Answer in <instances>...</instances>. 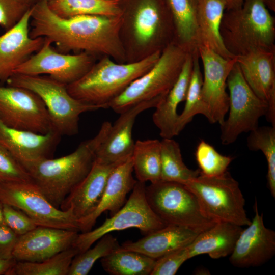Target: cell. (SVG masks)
Segmentation results:
<instances>
[{
    "label": "cell",
    "mask_w": 275,
    "mask_h": 275,
    "mask_svg": "<svg viewBox=\"0 0 275 275\" xmlns=\"http://www.w3.org/2000/svg\"><path fill=\"white\" fill-rule=\"evenodd\" d=\"M31 10L32 38H44L62 53L86 52L107 56L118 63L127 62L120 37L122 15L63 18L51 10L47 0L38 1Z\"/></svg>",
    "instance_id": "6da1fadb"
},
{
    "label": "cell",
    "mask_w": 275,
    "mask_h": 275,
    "mask_svg": "<svg viewBox=\"0 0 275 275\" xmlns=\"http://www.w3.org/2000/svg\"><path fill=\"white\" fill-rule=\"evenodd\" d=\"M120 37L127 62L162 51L174 41L171 14L166 0L120 1Z\"/></svg>",
    "instance_id": "7a4b0ae2"
},
{
    "label": "cell",
    "mask_w": 275,
    "mask_h": 275,
    "mask_svg": "<svg viewBox=\"0 0 275 275\" xmlns=\"http://www.w3.org/2000/svg\"><path fill=\"white\" fill-rule=\"evenodd\" d=\"M112 124L104 122L93 138L84 141L72 153L21 164L32 181L47 200L59 208L66 197L85 178L95 161V151Z\"/></svg>",
    "instance_id": "3957f363"
},
{
    "label": "cell",
    "mask_w": 275,
    "mask_h": 275,
    "mask_svg": "<svg viewBox=\"0 0 275 275\" xmlns=\"http://www.w3.org/2000/svg\"><path fill=\"white\" fill-rule=\"evenodd\" d=\"M161 53L157 51L142 60L126 63L103 56L81 78L67 85V90L81 102L108 108L111 101L156 63Z\"/></svg>",
    "instance_id": "277c9868"
},
{
    "label": "cell",
    "mask_w": 275,
    "mask_h": 275,
    "mask_svg": "<svg viewBox=\"0 0 275 275\" xmlns=\"http://www.w3.org/2000/svg\"><path fill=\"white\" fill-rule=\"evenodd\" d=\"M220 33L234 57L256 50L275 51V19L264 0H243L241 7L225 10Z\"/></svg>",
    "instance_id": "5b68a950"
},
{
    "label": "cell",
    "mask_w": 275,
    "mask_h": 275,
    "mask_svg": "<svg viewBox=\"0 0 275 275\" xmlns=\"http://www.w3.org/2000/svg\"><path fill=\"white\" fill-rule=\"evenodd\" d=\"M6 82L37 94L47 110L53 129L61 136L76 134L80 116L102 108L76 99L68 92L67 85L49 76L14 74Z\"/></svg>",
    "instance_id": "8992f818"
},
{
    "label": "cell",
    "mask_w": 275,
    "mask_h": 275,
    "mask_svg": "<svg viewBox=\"0 0 275 275\" xmlns=\"http://www.w3.org/2000/svg\"><path fill=\"white\" fill-rule=\"evenodd\" d=\"M189 53L174 42L169 44L156 63L111 101L108 108L120 114L142 102L163 99L177 79Z\"/></svg>",
    "instance_id": "52a82bcc"
},
{
    "label": "cell",
    "mask_w": 275,
    "mask_h": 275,
    "mask_svg": "<svg viewBox=\"0 0 275 275\" xmlns=\"http://www.w3.org/2000/svg\"><path fill=\"white\" fill-rule=\"evenodd\" d=\"M183 185L196 196L204 213L211 220L240 226L251 224L239 183L228 171L213 177L200 173Z\"/></svg>",
    "instance_id": "ba28073f"
},
{
    "label": "cell",
    "mask_w": 275,
    "mask_h": 275,
    "mask_svg": "<svg viewBox=\"0 0 275 275\" xmlns=\"http://www.w3.org/2000/svg\"><path fill=\"white\" fill-rule=\"evenodd\" d=\"M145 197L153 212L166 225L203 232L216 223L205 215L196 196L182 184L163 181L151 183L145 187Z\"/></svg>",
    "instance_id": "9c48e42d"
},
{
    "label": "cell",
    "mask_w": 275,
    "mask_h": 275,
    "mask_svg": "<svg viewBox=\"0 0 275 275\" xmlns=\"http://www.w3.org/2000/svg\"><path fill=\"white\" fill-rule=\"evenodd\" d=\"M229 90V115L221 126V142L229 145L243 132H250L258 127L259 119L266 116V102L258 97L245 80L237 62L227 80Z\"/></svg>",
    "instance_id": "30bf717a"
},
{
    "label": "cell",
    "mask_w": 275,
    "mask_h": 275,
    "mask_svg": "<svg viewBox=\"0 0 275 275\" xmlns=\"http://www.w3.org/2000/svg\"><path fill=\"white\" fill-rule=\"evenodd\" d=\"M145 187V183L137 181L123 206L99 227L78 234L72 246L79 253L91 248L103 235L113 231L135 228L147 235L167 226L149 206Z\"/></svg>",
    "instance_id": "8fae6325"
},
{
    "label": "cell",
    "mask_w": 275,
    "mask_h": 275,
    "mask_svg": "<svg viewBox=\"0 0 275 275\" xmlns=\"http://www.w3.org/2000/svg\"><path fill=\"white\" fill-rule=\"evenodd\" d=\"M0 201L21 210L38 226L79 231L72 210L54 206L33 181L0 182Z\"/></svg>",
    "instance_id": "7c38bea8"
},
{
    "label": "cell",
    "mask_w": 275,
    "mask_h": 275,
    "mask_svg": "<svg viewBox=\"0 0 275 275\" xmlns=\"http://www.w3.org/2000/svg\"><path fill=\"white\" fill-rule=\"evenodd\" d=\"M0 121L12 128L38 133L54 130L40 98L19 87L0 85Z\"/></svg>",
    "instance_id": "4fadbf2b"
},
{
    "label": "cell",
    "mask_w": 275,
    "mask_h": 275,
    "mask_svg": "<svg viewBox=\"0 0 275 275\" xmlns=\"http://www.w3.org/2000/svg\"><path fill=\"white\" fill-rule=\"evenodd\" d=\"M95 56L86 53H64L52 47L44 39L42 47L19 65L13 74L48 75L66 85L81 78L95 63Z\"/></svg>",
    "instance_id": "5bb4252c"
},
{
    "label": "cell",
    "mask_w": 275,
    "mask_h": 275,
    "mask_svg": "<svg viewBox=\"0 0 275 275\" xmlns=\"http://www.w3.org/2000/svg\"><path fill=\"white\" fill-rule=\"evenodd\" d=\"M203 66L201 100L204 115L210 123L222 124L229 107L227 80L234 65V58L225 59L209 47H198Z\"/></svg>",
    "instance_id": "9a60e30c"
},
{
    "label": "cell",
    "mask_w": 275,
    "mask_h": 275,
    "mask_svg": "<svg viewBox=\"0 0 275 275\" xmlns=\"http://www.w3.org/2000/svg\"><path fill=\"white\" fill-rule=\"evenodd\" d=\"M163 99L138 103L120 114L103 140L97 148L95 160L106 164H119L131 157L134 143L132 131L136 117L143 112L155 107Z\"/></svg>",
    "instance_id": "2e32d148"
},
{
    "label": "cell",
    "mask_w": 275,
    "mask_h": 275,
    "mask_svg": "<svg viewBox=\"0 0 275 275\" xmlns=\"http://www.w3.org/2000/svg\"><path fill=\"white\" fill-rule=\"evenodd\" d=\"M254 210L252 221L242 230L230 255L229 261L235 267L259 266L275 254V232L265 227L263 214L259 213L256 200Z\"/></svg>",
    "instance_id": "e0dca14e"
},
{
    "label": "cell",
    "mask_w": 275,
    "mask_h": 275,
    "mask_svg": "<svg viewBox=\"0 0 275 275\" xmlns=\"http://www.w3.org/2000/svg\"><path fill=\"white\" fill-rule=\"evenodd\" d=\"M78 232L38 226L18 236L13 257L17 261H42L72 246Z\"/></svg>",
    "instance_id": "ac0fdd59"
},
{
    "label": "cell",
    "mask_w": 275,
    "mask_h": 275,
    "mask_svg": "<svg viewBox=\"0 0 275 275\" xmlns=\"http://www.w3.org/2000/svg\"><path fill=\"white\" fill-rule=\"evenodd\" d=\"M235 59L249 87L267 103L265 117L275 127V51L256 50Z\"/></svg>",
    "instance_id": "d6986e66"
},
{
    "label": "cell",
    "mask_w": 275,
    "mask_h": 275,
    "mask_svg": "<svg viewBox=\"0 0 275 275\" xmlns=\"http://www.w3.org/2000/svg\"><path fill=\"white\" fill-rule=\"evenodd\" d=\"M31 13V7L16 24L0 36V81L6 82L43 44L44 38L30 36Z\"/></svg>",
    "instance_id": "ffe728a7"
},
{
    "label": "cell",
    "mask_w": 275,
    "mask_h": 275,
    "mask_svg": "<svg viewBox=\"0 0 275 275\" xmlns=\"http://www.w3.org/2000/svg\"><path fill=\"white\" fill-rule=\"evenodd\" d=\"M61 136L55 130L38 133L10 128L0 121V146L21 164L51 158Z\"/></svg>",
    "instance_id": "44dd1931"
},
{
    "label": "cell",
    "mask_w": 275,
    "mask_h": 275,
    "mask_svg": "<svg viewBox=\"0 0 275 275\" xmlns=\"http://www.w3.org/2000/svg\"><path fill=\"white\" fill-rule=\"evenodd\" d=\"M117 166L95 160L88 175L66 197L59 208L71 210L77 221L91 214L98 206L108 178Z\"/></svg>",
    "instance_id": "7402d4cb"
},
{
    "label": "cell",
    "mask_w": 275,
    "mask_h": 275,
    "mask_svg": "<svg viewBox=\"0 0 275 275\" xmlns=\"http://www.w3.org/2000/svg\"><path fill=\"white\" fill-rule=\"evenodd\" d=\"M131 157L117 165L110 174L102 198L96 210L89 215L78 220L79 230L86 232L92 230L97 218L106 211L112 216L124 205L127 195L132 190L137 180L132 176Z\"/></svg>",
    "instance_id": "603a6c76"
},
{
    "label": "cell",
    "mask_w": 275,
    "mask_h": 275,
    "mask_svg": "<svg viewBox=\"0 0 275 275\" xmlns=\"http://www.w3.org/2000/svg\"><path fill=\"white\" fill-rule=\"evenodd\" d=\"M200 232L187 227L167 225L136 241H126L119 249L137 252L156 260L188 245Z\"/></svg>",
    "instance_id": "cb8c5ba5"
},
{
    "label": "cell",
    "mask_w": 275,
    "mask_h": 275,
    "mask_svg": "<svg viewBox=\"0 0 275 275\" xmlns=\"http://www.w3.org/2000/svg\"><path fill=\"white\" fill-rule=\"evenodd\" d=\"M193 67V53L187 56L179 75L164 98L155 107L153 123L159 129L162 139L173 138L178 135L179 115L177 108L185 101Z\"/></svg>",
    "instance_id": "d4e9b609"
},
{
    "label": "cell",
    "mask_w": 275,
    "mask_h": 275,
    "mask_svg": "<svg viewBox=\"0 0 275 275\" xmlns=\"http://www.w3.org/2000/svg\"><path fill=\"white\" fill-rule=\"evenodd\" d=\"M242 230V226L231 223L216 222L188 245L189 259L202 254H208L212 259L230 255Z\"/></svg>",
    "instance_id": "484cf974"
},
{
    "label": "cell",
    "mask_w": 275,
    "mask_h": 275,
    "mask_svg": "<svg viewBox=\"0 0 275 275\" xmlns=\"http://www.w3.org/2000/svg\"><path fill=\"white\" fill-rule=\"evenodd\" d=\"M226 9L223 0H199L197 13L198 47L207 46L225 59L234 57L226 49L220 26Z\"/></svg>",
    "instance_id": "4316f807"
},
{
    "label": "cell",
    "mask_w": 275,
    "mask_h": 275,
    "mask_svg": "<svg viewBox=\"0 0 275 275\" xmlns=\"http://www.w3.org/2000/svg\"><path fill=\"white\" fill-rule=\"evenodd\" d=\"M174 29V42L187 51L198 49L197 13L199 0H166Z\"/></svg>",
    "instance_id": "83f0119b"
},
{
    "label": "cell",
    "mask_w": 275,
    "mask_h": 275,
    "mask_svg": "<svg viewBox=\"0 0 275 275\" xmlns=\"http://www.w3.org/2000/svg\"><path fill=\"white\" fill-rule=\"evenodd\" d=\"M137 181H161V143L156 139L138 140L131 156Z\"/></svg>",
    "instance_id": "f1b7e54d"
},
{
    "label": "cell",
    "mask_w": 275,
    "mask_h": 275,
    "mask_svg": "<svg viewBox=\"0 0 275 275\" xmlns=\"http://www.w3.org/2000/svg\"><path fill=\"white\" fill-rule=\"evenodd\" d=\"M51 10L63 18L78 15L120 16L122 10L116 0H47Z\"/></svg>",
    "instance_id": "f546056e"
},
{
    "label": "cell",
    "mask_w": 275,
    "mask_h": 275,
    "mask_svg": "<svg viewBox=\"0 0 275 275\" xmlns=\"http://www.w3.org/2000/svg\"><path fill=\"white\" fill-rule=\"evenodd\" d=\"M155 261L142 253L119 249L100 259L104 271L112 275H150Z\"/></svg>",
    "instance_id": "4dcf8cb0"
},
{
    "label": "cell",
    "mask_w": 275,
    "mask_h": 275,
    "mask_svg": "<svg viewBox=\"0 0 275 275\" xmlns=\"http://www.w3.org/2000/svg\"><path fill=\"white\" fill-rule=\"evenodd\" d=\"M161 143V181L184 184L198 175L199 169H189L184 163L179 144L173 138L162 139Z\"/></svg>",
    "instance_id": "1f68e13d"
},
{
    "label": "cell",
    "mask_w": 275,
    "mask_h": 275,
    "mask_svg": "<svg viewBox=\"0 0 275 275\" xmlns=\"http://www.w3.org/2000/svg\"><path fill=\"white\" fill-rule=\"evenodd\" d=\"M78 253L71 246L42 261H17L9 275H68L72 261Z\"/></svg>",
    "instance_id": "d6a6232c"
},
{
    "label": "cell",
    "mask_w": 275,
    "mask_h": 275,
    "mask_svg": "<svg viewBox=\"0 0 275 275\" xmlns=\"http://www.w3.org/2000/svg\"><path fill=\"white\" fill-rule=\"evenodd\" d=\"M203 74L200 66L198 49L193 52V67L190 80L185 99L184 108L179 115L177 132L178 135L198 115H204V111L201 100V88Z\"/></svg>",
    "instance_id": "836d02e7"
},
{
    "label": "cell",
    "mask_w": 275,
    "mask_h": 275,
    "mask_svg": "<svg viewBox=\"0 0 275 275\" xmlns=\"http://www.w3.org/2000/svg\"><path fill=\"white\" fill-rule=\"evenodd\" d=\"M247 146L251 151H261L267 163V182L272 196L275 197V127H258L250 132Z\"/></svg>",
    "instance_id": "e575fe53"
},
{
    "label": "cell",
    "mask_w": 275,
    "mask_h": 275,
    "mask_svg": "<svg viewBox=\"0 0 275 275\" xmlns=\"http://www.w3.org/2000/svg\"><path fill=\"white\" fill-rule=\"evenodd\" d=\"M92 248L78 253L73 259L68 275H86L95 263L117 251L120 245L117 239L109 233L102 236Z\"/></svg>",
    "instance_id": "d590c367"
},
{
    "label": "cell",
    "mask_w": 275,
    "mask_h": 275,
    "mask_svg": "<svg viewBox=\"0 0 275 275\" xmlns=\"http://www.w3.org/2000/svg\"><path fill=\"white\" fill-rule=\"evenodd\" d=\"M195 155L200 174L208 177L224 174L233 159L231 156L220 154L204 140L198 144Z\"/></svg>",
    "instance_id": "8d00e7d4"
},
{
    "label": "cell",
    "mask_w": 275,
    "mask_h": 275,
    "mask_svg": "<svg viewBox=\"0 0 275 275\" xmlns=\"http://www.w3.org/2000/svg\"><path fill=\"white\" fill-rule=\"evenodd\" d=\"M32 181L21 163L0 146V182Z\"/></svg>",
    "instance_id": "74e56055"
},
{
    "label": "cell",
    "mask_w": 275,
    "mask_h": 275,
    "mask_svg": "<svg viewBox=\"0 0 275 275\" xmlns=\"http://www.w3.org/2000/svg\"><path fill=\"white\" fill-rule=\"evenodd\" d=\"M188 245L170 252L156 260L150 275H174L189 259Z\"/></svg>",
    "instance_id": "f35d334b"
},
{
    "label": "cell",
    "mask_w": 275,
    "mask_h": 275,
    "mask_svg": "<svg viewBox=\"0 0 275 275\" xmlns=\"http://www.w3.org/2000/svg\"><path fill=\"white\" fill-rule=\"evenodd\" d=\"M31 7L23 0H0V26L10 29Z\"/></svg>",
    "instance_id": "ab89813d"
},
{
    "label": "cell",
    "mask_w": 275,
    "mask_h": 275,
    "mask_svg": "<svg viewBox=\"0 0 275 275\" xmlns=\"http://www.w3.org/2000/svg\"><path fill=\"white\" fill-rule=\"evenodd\" d=\"M3 212L4 224L18 236L23 235L38 226L26 214L10 205L3 204Z\"/></svg>",
    "instance_id": "60d3db41"
},
{
    "label": "cell",
    "mask_w": 275,
    "mask_h": 275,
    "mask_svg": "<svg viewBox=\"0 0 275 275\" xmlns=\"http://www.w3.org/2000/svg\"><path fill=\"white\" fill-rule=\"evenodd\" d=\"M18 235L5 224L0 225V258H13V252L17 242Z\"/></svg>",
    "instance_id": "b9f144b4"
},
{
    "label": "cell",
    "mask_w": 275,
    "mask_h": 275,
    "mask_svg": "<svg viewBox=\"0 0 275 275\" xmlns=\"http://www.w3.org/2000/svg\"><path fill=\"white\" fill-rule=\"evenodd\" d=\"M16 262L14 258L6 259L0 258V275H9Z\"/></svg>",
    "instance_id": "7bdbcfd3"
},
{
    "label": "cell",
    "mask_w": 275,
    "mask_h": 275,
    "mask_svg": "<svg viewBox=\"0 0 275 275\" xmlns=\"http://www.w3.org/2000/svg\"><path fill=\"white\" fill-rule=\"evenodd\" d=\"M225 4L226 9L230 10L236 9L241 6L243 0H223Z\"/></svg>",
    "instance_id": "ee69618b"
},
{
    "label": "cell",
    "mask_w": 275,
    "mask_h": 275,
    "mask_svg": "<svg viewBox=\"0 0 275 275\" xmlns=\"http://www.w3.org/2000/svg\"><path fill=\"white\" fill-rule=\"evenodd\" d=\"M3 204L2 202L0 201V225L4 224L3 212Z\"/></svg>",
    "instance_id": "f6af8a7d"
},
{
    "label": "cell",
    "mask_w": 275,
    "mask_h": 275,
    "mask_svg": "<svg viewBox=\"0 0 275 275\" xmlns=\"http://www.w3.org/2000/svg\"><path fill=\"white\" fill-rule=\"evenodd\" d=\"M29 4L33 6L35 3H36L39 0H23Z\"/></svg>",
    "instance_id": "bcb514c9"
},
{
    "label": "cell",
    "mask_w": 275,
    "mask_h": 275,
    "mask_svg": "<svg viewBox=\"0 0 275 275\" xmlns=\"http://www.w3.org/2000/svg\"><path fill=\"white\" fill-rule=\"evenodd\" d=\"M119 1L120 2V1H123V0H119Z\"/></svg>",
    "instance_id": "7dc6e473"
},
{
    "label": "cell",
    "mask_w": 275,
    "mask_h": 275,
    "mask_svg": "<svg viewBox=\"0 0 275 275\" xmlns=\"http://www.w3.org/2000/svg\"><path fill=\"white\" fill-rule=\"evenodd\" d=\"M116 1H119V0H116Z\"/></svg>",
    "instance_id": "c3c4849f"
}]
</instances>
